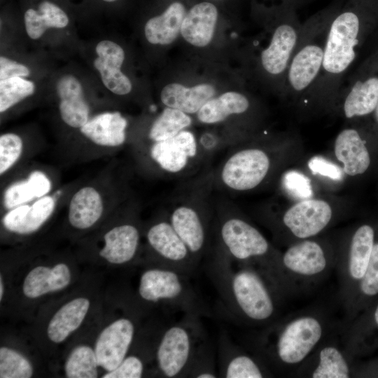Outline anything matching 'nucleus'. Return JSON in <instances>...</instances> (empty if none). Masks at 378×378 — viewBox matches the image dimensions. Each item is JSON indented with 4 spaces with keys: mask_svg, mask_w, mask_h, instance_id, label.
Returning <instances> with one entry per match:
<instances>
[{
    "mask_svg": "<svg viewBox=\"0 0 378 378\" xmlns=\"http://www.w3.org/2000/svg\"><path fill=\"white\" fill-rule=\"evenodd\" d=\"M303 152L302 139L295 131L271 134L264 130L229 148L212 170L214 188L234 194L263 189L301 161Z\"/></svg>",
    "mask_w": 378,
    "mask_h": 378,
    "instance_id": "1",
    "label": "nucleus"
},
{
    "mask_svg": "<svg viewBox=\"0 0 378 378\" xmlns=\"http://www.w3.org/2000/svg\"><path fill=\"white\" fill-rule=\"evenodd\" d=\"M206 257V274L232 318L259 328L277 319L284 299L262 274L233 261L216 241Z\"/></svg>",
    "mask_w": 378,
    "mask_h": 378,
    "instance_id": "2",
    "label": "nucleus"
},
{
    "mask_svg": "<svg viewBox=\"0 0 378 378\" xmlns=\"http://www.w3.org/2000/svg\"><path fill=\"white\" fill-rule=\"evenodd\" d=\"M340 326L321 309H304L262 328L252 335L251 349L274 374L291 376Z\"/></svg>",
    "mask_w": 378,
    "mask_h": 378,
    "instance_id": "3",
    "label": "nucleus"
},
{
    "mask_svg": "<svg viewBox=\"0 0 378 378\" xmlns=\"http://www.w3.org/2000/svg\"><path fill=\"white\" fill-rule=\"evenodd\" d=\"M214 234L233 261L259 271L284 300L293 295L283 272L282 251L232 203L220 201L216 205Z\"/></svg>",
    "mask_w": 378,
    "mask_h": 378,
    "instance_id": "4",
    "label": "nucleus"
},
{
    "mask_svg": "<svg viewBox=\"0 0 378 378\" xmlns=\"http://www.w3.org/2000/svg\"><path fill=\"white\" fill-rule=\"evenodd\" d=\"M353 207L348 197L329 192L292 202L285 206L267 205L258 211L257 218L270 232L274 242L286 247L326 233L346 218Z\"/></svg>",
    "mask_w": 378,
    "mask_h": 378,
    "instance_id": "5",
    "label": "nucleus"
},
{
    "mask_svg": "<svg viewBox=\"0 0 378 378\" xmlns=\"http://www.w3.org/2000/svg\"><path fill=\"white\" fill-rule=\"evenodd\" d=\"M340 6L326 8L302 23L281 96L300 119L321 74L330 24Z\"/></svg>",
    "mask_w": 378,
    "mask_h": 378,
    "instance_id": "6",
    "label": "nucleus"
},
{
    "mask_svg": "<svg viewBox=\"0 0 378 378\" xmlns=\"http://www.w3.org/2000/svg\"><path fill=\"white\" fill-rule=\"evenodd\" d=\"M212 170L204 172L176 197L168 218L199 264L211 246L214 209Z\"/></svg>",
    "mask_w": 378,
    "mask_h": 378,
    "instance_id": "7",
    "label": "nucleus"
},
{
    "mask_svg": "<svg viewBox=\"0 0 378 378\" xmlns=\"http://www.w3.org/2000/svg\"><path fill=\"white\" fill-rule=\"evenodd\" d=\"M338 244L339 234L326 232L286 247L281 265L293 294L313 288L335 269Z\"/></svg>",
    "mask_w": 378,
    "mask_h": 378,
    "instance_id": "8",
    "label": "nucleus"
},
{
    "mask_svg": "<svg viewBox=\"0 0 378 378\" xmlns=\"http://www.w3.org/2000/svg\"><path fill=\"white\" fill-rule=\"evenodd\" d=\"M129 198L120 178L112 170L104 171L72 190L65 204L68 223L75 230H89Z\"/></svg>",
    "mask_w": 378,
    "mask_h": 378,
    "instance_id": "9",
    "label": "nucleus"
},
{
    "mask_svg": "<svg viewBox=\"0 0 378 378\" xmlns=\"http://www.w3.org/2000/svg\"><path fill=\"white\" fill-rule=\"evenodd\" d=\"M131 150L139 169L155 177L184 176L203 164L197 139L187 130L170 139L132 146Z\"/></svg>",
    "mask_w": 378,
    "mask_h": 378,
    "instance_id": "10",
    "label": "nucleus"
},
{
    "mask_svg": "<svg viewBox=\"0 0 378 378\" xmlns=\"http://www.w3.org/2000/svg\"><path fill=\"white\" fill-rule=\"evenodd\" d=\"M200 317L184 314L176 323L167 327L160 335L155 360L164 377H187L194 358L206 337Z\"/></svg>",
    "mask_w": 378,
    "mask_h": 378,
    "instance_id": "11",
    "label": "nucleus"
},
{
    "mask_svg": "<svg viewBox=\"0 0 378 378\" xmlns=\"http://www.w3.org/2000/svg\"><path fill=\"white\" fill-rule=\"evenodd\" d=\"M189 277L169 268L158 266L149 268L141 275L138 293L148 302L162 303L183 314L209 315L208 307L190 282Z\"/></svg>",
    "mask_w": 378,
    "mask_h": 378,
    "instance_id": "12",
    "label": "nucleus"
},
{
    "mask_svg": "<svg viewBox=\"0 0 378 378\" xmlns=\"http://www.w3.org/2000/svg\"><path fill=\"white\" fill-rule=\"evenodd\" d=\"M376 224L363 223L339 234L336 270L339 299L348 307L363 278L372 253Z\"/></svg>",
    "mask_w": 378,
    "mask_h": 378,
    "instance_id": "13",
    "label": "nucleus"
},
{
    "mask_svg": "<svg viewBox=\"0 0 378 378\" xmlns=\"http://www.w3.org/2000/svg\"><path fill=\"white\" fill-rule=\"evenodd\" d=\"M332 155L346 178L378 175V145L369 120L345 123L334 139Z\"/></svg>",
    "mask_w": 378,
    "mask_h": 378,
    "instance_id": "14",
    "label": "nucleus"
},
{
    "mask_svg": "<svg viewBox=\"0 0 378 378\" xmlns=\"http://www.w3.org/2000/svg\"><path fill=\"white\" fill-rule=\"evenodd\" d=\"M378 102V56L348 76L336 96L331 115L345 123L369 119Z\"/></svg>",
    "mask_w": 378,
    "mask_h": 378,
    "instance_id": "15",
    "label": "nucleus"
},
{
    "mask_svg": "<svg viewBox=\"0 0 378 378\" xmlns=\"http://www.w3.org/2000/svg\"><path fill=\"white\" fill-rule=\"evenodd\" d=\"M127 120L119 111L92 115L78 130L83 141L67 152L80 160L113 153L127 142Z\"/></svg>",
    "mask_w": 378,
    "mask_h": 378,
    "instance_id": "16",
    "label": "nucleus"
},
{
    "mask_svg": "<svg viewBox=\"0 0 378 378\" xmlns=\"http://www.w3.org/2000/svg\"><path fill=\"white\" fill-rule=\"evenodd\" d=\"M59 188L58 175L52 169L27 163L1 181V212L44 197Z\"/></svg>",
    "mask_w": 378,
    "mask_h": 378,
    "instance_id": "17",
    "label": "nucleus"
},
{
    "mask_svg": "<svg viewBox=\"0 0 378 378\" xmlns=\"http://www.w3.org/2000/svg\"><path fill=\"white\" fill-rule=\"evenodd\" d=\"M146 240L158 267L190 276L198 266L190 249L172 226L167 213L154 219L145 231Z\"/></svg>",
    "mask_w": 378,
    "mask_h": 378,
    "instance_id": "18",
    "label": "nucleus"
},
{
    "mask_svg": "<svg viewBox=\"0 0 378 378\" xmlns=\"http://www.w3.org/2000/svg\"><path fill=\"white\" fill-rule=\"evenodd\" d=\"M78 183L59 187L55 191L35 200L16 206L1 213L3 228L9 233L29 235L40 230L65 205Z\"/></svg>",
    "mask_w": 378,
    "mask_h": 378,
    "instance_id": "19",
    "label": "nucleus"
},
{
    "mask_svg": "<svg viewBox=\"0 0 378 378\" xmlns=\"http://www.w3.org/2000/svg\"><path fill=\"white\" fill-rule=\"evenodd\" d=\"M139 207L137 202L130 197L124 204L122 220L104 233L99 255L107 262L125 264L137 255L141 238L138 221Z\"/></svg>",
    "mask_w": 378,
    "mask_h": 378,
    "instance_id": "20",
    "label": "nucleus"
},
{
    "mask_svg": "<svg viewBox=\"0 0 378 378\" xmlns=\"http://www.w3.org/2000/svg\"><path fill=\"white\" fill-rule=\"evenodd\" d=\"M340 328L323 340L291 376L310 378H349L354 375V356L340 337Z\"/></svg>",
    "mask_w": 378,
    "mask_h": 378,
    "instance_id": "21",
    "label": "nucleus"
},
{
    "mask_svg": "<svg viewBox=\"0 0 378 378\" xmlns=\"http://www.w3.org/2000/svg\"><path fill=\"white\" fill-rule=\"evenodd\" d=\"M218 377L262 378L274 376L264 360L252 350H246L225 332L218 342Z\"/></svg>",
    "mask_w": 378,
    "mask_h": 378,
    "instance_id": "22",
    "label": "nucleus"
},
{
    "mask_svg": "<svg viewBox=\"0 0 378 378\" xmlns=\"http://www.w3.org/2000/svg\"><path fill=\"white\" fill-rule=\"evenodd\" d=\"M134 334V324L129 318H118L106 327L94 347L99 366L108 372L114 370L126 357Z\"/></svg>",
    "mask_w": 378,
    "mask_h": 378,
    "instance_id": "23",
    "label": "nucleus"
},
{
    "mask_svg": "<svg viewBox=\"0 0 378 378\" xmlns=\"http://www.w3.org/2000/svg\"><path fill=\"white\" fill-rule=\"evenodd\" d=\"M256 112V106L248 97L230 91L209 100L196 115L199 122L206 125L218 124L237 117L257 126Z\"/></svg>",
    "mask_w": 378,
    "mask_h": 378,
    "instance_id": "24",
    "label": "nucleus"
},
{
    "mask_svg": "<svg viewBox=\"0 0 378 378\" xmlns=\"http://www.w3.org/2000/svg\"><path fill=\"white\" fill-rule=\"evenodd\" d=\"M97 57L93 65L99 73L104 86L117 95H125L132 90V83L120 68L125 60V52L118 43L104 40L95 48Z\"/></svg>",
    "mask_w": 378,
    "mask_h": 378,
    "instance_id": "25",
    "label": "nucleus"
},
{
    "mask_svg": "<svg viewBox=\"0 0 378 378\" xmlns=\"http://www.w3.org/2000/svg\"><path fill=\"white\" fill-rule=\"evenodd\" d=\"M56 91L60 119L69 127L78 130L91 117L80 81L73 75H64L57 81Z\"/></svg>",
    "mask_w": 378,
    "mask_h": 378,
    "instance_id": "26",
    "label": "nucleus"
},
{
    "mask_svg": "<svg viewBox=\"0 0 378 378\" xmlns=\"http://www.w3.org/2000/svg\"><path fill=\"white\" fill-rule=\"evenodd\" d=\"M31 3L23 13L25 30L30 38L37 40L48 29H63L69 24V15L55 0H34Z\"/></svg>",
    "mask_w": 378,
    "mask_h": 378,
    "instance_id": "27",
    "label": "nucleus"
},
{
    "mask_svg": "<svg viewBox=\"0 0 378 378\" xmlns=\"http://www.w3.org/2000/svg\"><path fill=\"white\" fill-rule=\"evenodd\" d=\"M218 19L216 7L209 2L192 6L183 20L181 34L189 43L204 47L212 40Z\"/></svg>",
    "mask_w": 378,
    "mask_h": 378,
    "instance_id": "28",
    "label": "nucleus"
},
{
    "mask_svg": "<svg viewBox=\"0 0 378 378\" xmlns=\"http://www.w3.org/2000/svg\"><path fill=\"white\" fill-rule=\"evenodd\" d=\"M215 94L216 90L210 84L202 83L186 88L179 83H170L162 90L160 99L166 107L194 114Z\"/></svg>",
    "mask_w": 378,
    "mask_h": 378,
    "instance_id": "29",
    "label": "nucleus"
},
{
    "mask_svg": "<svg viewBox=\"0 0 378 378\" xmlns=\"http://www.w3.org/2000/svg\"><path fill=\"white\" fill-rule=\"evenodd\" d=\"M71 281V272L64 263L50 268L38 266L31 270L24 279L23 293L29 298H36L48 293L59 290Z\"/></svg>",
    "mask_w": 378,
    "mask_h": 378,
    "instance_id": "30",
    "label": "nucleus"
},
{
    "mask_svg": "<svg viewBox=\"0 0 378 378\" xmlns=\"http://www.w3.org/2000/svg\"><path fill=\"white\" fill-rule=\"evenodd\" d=\"M186 10L179 1L171 4L160 15L150 18L144 27L147 41L151 44L168 45L178 37Z\"/></svg>",
    "mask_w": 378,
    "mask_h": 378,
    "instance_id": "31",
    "label": "nucleus"
},
{
    "mask_svg": "<svg viewBox=\"0 0 378 378\" xmlns=\"http://www.w3.org/2000/svg\"><path fill=\"white\" fill-rule=\"evenodd\" d=\"M90 307L85 298H77L63 305L49 322L47 334L49 339L59 343L65 340L82 323Z\"/></svg>",
    "mask_w": 378,
    "mask_h": 378,
    "instance_id": "32",
    "label": "nucleus"
},
{
    "mask_svg": "<svg viewBox=\"0 0 378 378\" xmlns=\"http://www.w3.org/2000/svg\"><path fill=\"white\" fill-rule=\"evenodd\" d=\"M38 148L31 144L20 134L4 132L0 136V177L4 181L25 165Z\"/></svg>",
    "mask_w": 378,
    "mask_h": 378,
    "instance_id": "33",
    "label": "nucleus"
},
{
    "mask_svg": "<svg viewBox=\"0 0 378 378\" xmlns=\"http://www.w3.org/2000/svg\"><path fill=\"white\" fill-rule=\"evenodd\" d=\"M378 295V223L374 242L368 268L348 307L344 311L343 324L353 321L363 307L365 301Z\"/></svg>",
    "mask_w": 378,
    "mask_h": 378,
    "instance_id": "34",
    "label": "nucleus"
},
{
    "mask_svg": "<svg viewBox=\"0 0 378 378\" xmlns=\"http://www.w3.org/2000/svg\"><path fill=\"white\" fill-rule=\"evenodd\" d=\"M192 124L190 116L178 109L166 107L148 127L146 136L132 146L170 139Z\"/></svg>",
    "mask_w": 378,
    "mask_h": 378,
    "instance_id": "35",
    "label": "nucleus"
},
{
    "mask_svg": "<svg viewBox=\"0 0 378 378\" xmlns=\"http://www.w3.org/2000/svg\"><path fill=\"white\" fill-rule=\"evenodd\" d=\"M318 185L330 189H337L344 183L346 178L339 164L322 155L312 157L306 163L304 169Z\"/></svg>",
    "mask_w": 378,
    "mask_h": 378,
    "instance_id": "36",
    "label": "nucleus"
},
{
    "mask_svg": "<svg viewBox=\"0 0 378 378\" xmlns=\"http://www.w3.org/2000/svg\"><path fill=\"white\" fill-rule=\"evenodd\" d=\"M99 366L94 350L85 345L78 346L70 353L64 365L69 378H96Z\"/></svg>",
    "mask_w": 378,
    "mask_h": 378,
    "instance_id": "37",
    "label": "nucleus"
},
{
    "mask_svg": "<svg viewBox=\"0 0 378 378\" xmlns=\"http://www.w3.org/2000/svg\"><path fill=\"white\" fill-rule=\"evenodd\" d=\"M286 195L293 201H298L316 196V186L318 185L304 171L289 168L285 171L279 181Z\"/></svg>",
    "mask_w": 378,
    "mask_h": 378,
    "instance_id": "38",
    "label": "nucleus"
},
{
    "mask_svg": "<svg viewBox=\"0 0 378 378\" xmlns=\"http://www.w3.org/2000/svg\"><path fill=\"white\" fill-rule=\"evenodd\" d=\"M35 91L34 83L23 77L0 80V113L4 114Z\"/></svg>",
    "mask_w": 378,
    "mask_h": 378,
    "instance_id": "39",
    "label": "nucleus"
},
{
    "mask_svg": "<svg viewBox=\"0 0 378 378\" xmlns=\"http://www.w3.org/2000/svg\"><path fill=\"white\" fill-rule=\"evenodd\" d=\"M32 374V366L25 357L15 350L1 347V378H29Z\"/></svg>",
    "mask_w": 378,
    "mask_h": 378,
    "instance_id": "40",
    "label": "nucleus"
},
{
    "mask_svg": "<svg viewBox=\"0 0 378 378\" xmlns=\"http://www.w3.org/2000/svg\"><path fill=\"white\" fill-rule=\"evenodd\" d=\"M187 377H218L214 346L207 340L202 344L198 349Z\"/></svg>",
    "mask_w": 378,
    "mask_h": 378,
    "instance_id": "41",
    "label": "nucleus"
},
{
    "mask_svg": "<svg viewBox=\"0 0 378 378\" xmlns=\"http://www.w3.org/2000/svg\"><path fill=\"white\" fill-rule=\"evenodd\" d=\"M144 372V363L134 355L126 356L113 370L108 371L103 378H140Z\"/></svg>",
    "mask_w": 378,
    "mask_h": 378,
    "instance_id": "42",
    "label": "nucleus"
},
{
    "mask_svg": "<svg viewBox=\"0 0 378 378\" xmlns=\"http://www.w3.org/2000/svg\"><path fill=\"white\" fill-rule=\"evenodd\" d=\"M29 69L24 64L4 56L0 57V80L14 77H27Z\"/></svg>",
    "mask_w": 378,
    "mask_h": 378,
    "instance_id": "43",
    "label": "nucleus"
},
{
    "mask_svg": "<svg viewBox=\"0 0 378 378\" xmlns=\"http://www.w3.org/2000/svg\"><path fill=\"white\" fill-rule=\"evenodd\" d=\"M368 120L378 145V102L373 113Z\"/></svg>",
    "mask_w": 378,
    "mask_h": 378,
    "instance_id": "44",
    "label": "nucleus"
},
{
    "mask_svg": "<svg viewBox=\"0 0 378 378\" xmlns=\"http://www.w3.org/2000/svg\"><path fill=\"white\" fill-rule=\"evenodd\" d=\"M372 321L375 328L378 329V303L377 304L372 314Z\"/></svg>",
    "mask_w": 378,
    "mask_h": 378,
    "instance_id": "45",
    "label": "nucleus"
},
{
    "mask_svg": "<svg viewBox=\"0 0 378 378\" xmlns=\"http://www.w3.org/2000/svg\"><path fill=\"white\" fill-rule=\"evenodd\" d=\"M301 0H284L286 4H291L297 6L298 4L300 2Z\"/></svg>",
    "mask_w": 378,
    "mask_h": 378,
    "instance_id": "46",
    "label": "nucleus"
},
{
    "mask_svg": "<svg viewBox=\"0 0 378 378\" xmlns=\"http://www.w3.org/2000/svg\"><path fill=\"white\" fill-rule=\"evenodd\" d=\"M4 294V284L2 277L0 278V300H1Z\"/></svg>",
    "mask_w": 378,
    "mask_h": 378,
    "instance_id": "47",
    "label": "nucleus"
},
{
    "mask_svg": "<svg viewBox=\"0 0 378 378\" xmlns=\"http://www.w3.org/2000/svg\"><path fill=\"white\" fill-rule=\"evenodd\" d=\"M103 4H110L118 2L119 0H99Z\"/></svg>",
    "mask_w": 378,
    "mask_h": 378,
    "instance_id": "48",
    "label": "nucleus"
}]
</instances>
